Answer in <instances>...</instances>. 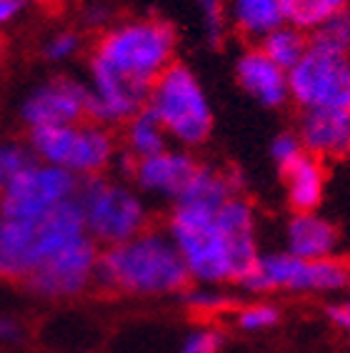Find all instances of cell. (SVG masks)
<instances>
[{"label": "cell", "mask_w": 350, "mask_h": 353, "mask_svg": "<svg viewBox=\"0 0 350 353\" xmlns=\"http://www.w3.org/2000/svg\"><path fill=\"white\" fill-rule=\"evenodd\" d=\"M165 233L196 285H236L260 256L258 216L245 196L228 198L218 211L175 203Z\"/></svg>", "instance_id": "obj_1"}, {"label": "cell", "mask_w": 350, "mask_h": 353, "mask_svg": "<svg viewBox=\"0 0 350 353\" xmlns=\"http://www.w3.org/2000/svg\"><path fill=\"white\" fill-rule=\"evenodd\" d=\"M190 285L188 271L165 228H145L113 248H101L93 288L135 299L181 296Z\"/></svg>", "instance_id": "obj_2"}, {"label": "cell", "mask_w": 350, "mask_h": 353, "mask_svg": "<svg viewBox=\"0 0 350 353\" xmlns=\"http://www.w3.org/2000/svg\"><path fill=\"white\" fill-rule=\"evenodd\" d=\"M145 108L161 123L168 141H175L183 150L198 148L213 133V105L200 85L198 75L183 65L170 63L148 88Z\"/></svg>", "instance_id": "obj_3"}, {"label": "cell", "mask_w": 350, "mask_h": 353, "mask_svg": "<svg viewBox=\"0 0 350 353\" xmlns=\"http://www.w3.org/2000/svg\"><path fill=\"white\" fill-rule=\"evenodd\" d=\"M178 35L168 21L138 18L110 28L95 46V58L108 63L135 85L150 88L170 63H175Z\"/></svg>", "instance_id": "obj_4"}, {"label": "cell", "mask_w": 350, "mask_h": 353, "mask_svg": "<svg viewBox=\"0 0 350 353\" xmlns=\"http://www.w3.org/2000/svg\"><path fill=\"white\" fill-rule=\"evenodd\" d=\"M75 201L83 211L85 236L98 248L121 245L150 228L145 198L123 181H108L103 176L83 178Z\"/></svg>", "instance_id": "obj_5"}, {"label": "cell", "mask_w": 350, "mask_h": 353, "mask_svg": "<svg viewBox=\"0 0 350 353\" xmlns=\"http://www.w3.org/2000/svg\"><path fill=\"white\" fill-rule=\"evenodd\" d=\"M236 285L250 296H333L348 288V261L338 256L323 261H303L285 251L260 253L256 265Z\"/></svg>", "instance_id": "obj_6"}, {"label": "cell", "mask_w": 350, "mask_h": 353, "mask_svg": "<svg viewBox=\"0 0 350 353\" xmlns=\"http://www.w3.org/2000/svg\"><path fill=\"white\" fill-rule=\"evenodd\" d=\"M288 95L303 110L350 113V58L308 46L288 70Z\"/></svg>", "instance_id": "obj_7"}, {"label": "cell", "mask_w": 350, "mask_h": 353, "mask_svg": "<svg viewBox=\"0 0 350 353\" xmlns=\"http://www.w3.org/2000/svg\"><path fill=\"white\" fill-rule=\"evenodd\" d=\"M98 253H101V248L90 238H78L73 243L48 253L45 259L30 271V276L23 281V288L30 296L43 301L78 299L93 288Z\"/></svg>", "instance_id": "obj_8"}, {"label": "cell", "mask_w": 350, "mask_h": 353, "mask_svg": "<svg viewBox=\"0 0 350 353\" xmlns=\"http://www.w3.org/2000/svg\"><path fill=\"white\" fill-rule=\"evenodd\" d=\"M78 183L81 178L73 173L33 161L6 190H0V218L41 221L53 208L75 198Z\"/></svg>", "instance_id": "obj_9"}, {"label": "cell", "mask_w": 350, "mask_h": 353, "mask_svg": "<svg viewBox=\"0 0 350 353\" xmlns=\"http://www.w3.org/2000/svg\"><path fill=\"white\" fill-rule=\"evenodd\" d=\"M148 88L135 85L128 78H123L101 58H90V85H88V123L110 128V125H125L138 110L145 108Z\"/></svg>", "instance_id": "obj_10"}, {"label": "cell", "mask_w": 350, "mask_h": 353, "mask_svg": "<svg viewBox=\"0 0 350 353\" xmlns=\"http://www.w3.org/2000/svg\"><path fill=\"white\" fill-rule=\"evenodd\" d=\"M88 85L68 75L50 78L28 95L21 105V118L28 128L45 125H78L85 118Z\"/></svg>", "instance_id": "obj_11"}, {"label": "cell", "mask_w": 350, "mask_h": 353, "mask_svg": "<svg viewBox=\"0 0 350 353\" xmlns=\"http://www.w3.org/2000/svg\"><path fill=\"white\" fill-rule=\"evenodd\" d=\"M198 161L190 150L183 148H165L150 158L135 161L133 168V188L141 196H153L161 201H178L183 196L190 178L196 176Z\"/></svg>", "instance_id": "obj_12"}, {"label": "cell", "mask_w": 350, "mask_h": 353, "mask_svg": "<svg viewBox=\"0 0 350 353\" xmlns=\"http://www.w3.org/2000/svg\"><path fill=\"white\" fill-rule=\"evenodd\" d=\"M45 259L38 221L0 218V279L23 283Z\"/></svg>", "instance_id": "obj_13"}, {"label": "cell", "mask_w": 350, "mask_h": 353, "mask_svg": "<svg viewBox=\"0 0 350 353\" xmlns=\"http://www.w3.org/2000/svg\"><path fill=\"white\" fill-rule=\"evenodd\" d=\"M298 138L308 156L340 161L350 156V113L345 110H303Z\"/></svg>", "instance_id": "obj_14"}, {"label": "cell", "mask_w": 350, "mask_h": 353, "mask_svg": "<svg viewBox=\"0 0 350 353\" xmlns=\"http://www.w3.org/2000/svg\"><path fill=\"white\" fill-rule=\"evenodd\" d=\"M236 78L238 85L262 108H283L290 101L288 73L268 61L260 48H250L238 58Z\"/></svg>", "instance_id": "obj_15"}, {"label": "cell", "mask_w": 350, "mask_h": 353, "mask_svg": "<svg viewBox=\"0 0 350 353\" xmlns=\"http://www.w3.org/2000/svg\"><path fill=\"white\" fill-rule=\"evenodd\" d=\"M340 233L318 211L293 213L285 223V253L303 261L336 259Z\"/></svg>", "instance_id": "obj_16"}, {"label": "cell", "mask_w": 350, "mask_h": 353, "mask_svg": "<svg viewBox=\"0 0 350 353\" xmlns=\"http://www.w3.org/2000/svg\"><path fill=\"white\" fill-rule=\"evenodd\" d=\"M115 153H118V143L110 128H103L95 123H78L65 170L81 181L103 176L108 168H113Z\"/></svg>", "instance_id": "obj_17"}, {"label": "cell", "mask_w": 350, "mask_h": 353, "mask_svg": "<svg viewBox=\"0 0 350 353\" xmlns=\"http://www.w3.org/2000/svg\"><path fill=\"white\" fill-rule=\"evenodd\" d=\"M283 181L288 205L293 208V213H313L323 203L325 163L318 161L316 156L303 153L290 168L283 170Z\"/></svg>", "instance_id": "obj_18"}, {"label": "cell", "mask_w": 350, "mask_h": 353, "mask_svg": "<svg viewBox=\"0 0 350 353\" xmlns=\"http://www.w3.org/2000/svg\"><path fill=\"white\" fill-rule=\"evenodd\" d=\"M225 13L228 26L248 41H262L285 23L280 0H225Z\"/></svg>", "instance_id": "obj_19"}, {"label": "cell", "mask_w": 350, "mask_h": 353, "mask_svg": "<svg viewBox=\"0 0 350 353\" xmlns=\"http://www.w3.org/2000/svg\"><path fill=\"white\" fill-rule=\"evenodd\" d=\"M168 148V136L161 128V123L148 108L138 110L128 123H125V133H123V150L133 156L135 161L150 158L155 153Z\"/></svg>", "instance_id": "obj_20"}, {"label": "cell", "mask_w": 350, "mask_h": 353, "mask_svg": "<svg viewBox=\"0 0 350 353\" xmlns=\"http://www.w3.org/2000/svg\"><path fill=\"white\" fill-rule=\"evenodd\" d=\"M285 26L313 33L325 21L350 10V0H280Z\"/></svg>", "instance_id": "obj_21"}, {"label": "cell", "mask_w": 350, "mask_h": 353, "mask_svg": "<svg viewBox=\"0 0 350 353\" xmlns=\"http://www.w3.org/2000/svg\"><path fill=\"white\" fill-rule=\"evenodd\" d=\"M260 50L268 61H273L278 68H283L285 73H288V70L303 58L305 50H308V35H305L303 30H298V28L285 26L283 23L280 28H276L273 33H268L262 38Z\"/></svg>", "instance_id": "obj_22"}, {"label": "cell", "mask_w": 350, "mask_h": 353, "mask_svg": "<svg viewBox=\"0 0 350 353\" xmlns=\"http://www.w3.org/2000/svg\"><path fill=\"white\" fill-rule=\"evenodd\" d=\"M181 301L193 316H200V319H213L220 313L236 311V299L230 293H225V288H218V285L190 283L181 293Z\"/></svg>", "instance_id": "obj_23"}, {"label": "cell", "mask_w": 350, "mask_h": 353, "mask_svg": "<svg viewBox=\"0 0 350 353\" xmlns=\"http://www.w3.org/2000/svg\"><path fill=\"white\" fill-rule=\"evenodd\" d=\"M308 46L330 50V53L350 55V10H345V13L325 21L320 28H316L313 35L308 38Z\"/></svg>", "instance_id": "obj_24"}, {"label": "cell", "mask_w": 350, "mask_h": 353, "mask_svg": "<svg viewBox=\"0 0 350 353\" xmlns=\"http://www.w3.org/2000/svg\"><path fill=\"white\" fill-rule=\"evenodd\" d=\"M283 319V313L276 303L270 301H253V303H245V306L236 308L233 311V321H236L238 331L245 333H262L276 328Z\"/></svg>", "instance_id": "obj_25"}, {"label": "cell", "mask_w": 350, "mask_h": 353, "mask_svg": "<svg viewBox=\"0 0 350 353\" xmlns=\"http://www.w3.org/2000/svg\"><path fill=\"white\" fill-rule=\"evenodd\" d=\"M30 163H33V156L28 145L13 141L0 143V190H6L13 183V178L21 176Z\"/></svg>", "instance_id": "obj_26"}, {"label": "cell", "mask_w": 350, "mask_h": 353, "mask_svg": "<svg viewBox=\"0 0 350 353\" xmlns=\"http://www.w3.org/2000/svg\"><path fill=\"white\" fill-rule=\"evenodd\" d=\"M203 15V30L213 48H220L228 33V13H225V0H198Z\"/></svg>", "instance_id": "obj_27"}, {"label": "cell", "mask_w": 350, "mask_h": 353, "mask_svg": "<svg viewBox=\"0 0 350 353\" xmlns=\"http://www.w3.org/2000/svg\"><path fill=\"white\" fill-rule=\"evenodd\" d=\"M225 333L218 326H198L183 339L178 353H223Z\"/></svg>", "instance_id": "obj_28"}, {"label": "cell", "mask_w": 350, "mask_h": 353, "mask_svg": "<svg viewBox=\"0 0 350 353\" xmlns=\"http://www.w3.org/2000/svg\"><path fill=\"white\" fill-rule=\"evenodd\" d=\"M303 153H305L303 143H300L298 133H293V130H283V133H278V136L273 138V143H270V158H273V163L280 168V173L296 163Z\"/></svg>", "instance_id": "obj_29"}, {"label": "cell", "mask_w": 350, "mask_h": 353, "mask_svg": "<svg viewBox=\"0 0 350 353\" xmlns=\"http://www.w3.org/2000/svg\"><path fill=\"white\" fill-rule=\"evenodd\" d=\"M81 50V35L73 30H61V33L50 35L43 46V55L50 63H63L68 58H73Z\"/></svg>", "instance_id": "obj_30"}, {"label": "cell", "mask_w": 350, "mask_h": 353, "mask_svg": "<svg viewBox=\"0 0 350 353\" xmlns=\"http://www.w3.org/2000/svg\"><path fill=\"white\" fill-rule=\"evenodd\" d=\"M325 316L330 319L333 326L343 328V331L350 333V299L328 303V306H325Z\"/></svg>", "instance_id": "obj_31"}, {"label": "cell", "mask_w": 350, "mask_h": 353, "mask_svg": "<svg viewBox=\"0 0 350 353\" xmlns=\"http://www.w3.org/2000/svg\"><path fill=\"white\" fill-rule=\"evenodd\" d=\"M23 339V326L15 319L0 316V343H18Z\"/></svg>", "instance_id": "obj_32"}, {"label": "cell", "mask_w": 350, "mask_h": 353, "mask_svg": "<svg viewBox=\"0 0 350 353\" xmlns=\"http://www.w3.org/2000/svg\"><path fill=\"white\" fill-rule=\"evenodd\" d=\"M110 10L105 6H88L85 8V23L88 26H105Z\"/></svg>", "instance_id": "obj_33"}, {"label": "cell", "mask_w": 350, "mask_h": 353, "mask_svg": "<svg viewBox=\"0 0 350 353\" xmlns=\"http://www.w3.org/2000/svg\"><path fill=\"white\" fill-rule=\"evenodd\" d=\"M23 0H0V26H6L21 13Z\"/></svg>", "instance_id": "obj_34"}, {"label": "cell", "mask_w": 350, "mask_h": 353, "mask_svg": "<svg viewBox=\"0 0 350 353\" xmlns=\"http://www.w3.org/2000/svg\"><path fill=\"white\" fill-rule=\"evenodd\" d=\"M348 288H350V261H348Z\"/></svg>", "instance_id": "obj_35"}, {"label": "cell", "mask_w": 350, "mask_h": 353, "mask_svg": "<svg viewBox=\"0 0 350 353\" xmlns=\"http://www.w3.org/2000/svg\"><path fill=\"white\" fill-rule=\"evenodd\" d=\"M0 53H3V38H0Z\"/></svg>", "instance_id": "obj_36"}, {"label": "cell", "mask_w": 350, "mask_h": 353, "mask_svg": "<svg viewBox=\"0 0 350 353\" xmlns=\"http://www.w3.org/2000/svg\"><path fill=\"white\" fill-rule=\"evenodd\" d=\"M348 58H350V55H348Z\"/></svg>", "instance_id": "obj_37"}]
</instances>
